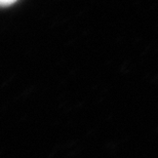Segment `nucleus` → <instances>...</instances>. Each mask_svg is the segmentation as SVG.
<instances>
[{
    "mask_svg": "<svg viewBox=\"0 0 158 158\" xmlns=\"http://www.w3.org/2000/svg\"><path fill=\"white\" fill-rule=\"evenodd\" d=\"M18 0H0V6H6V5H10L12 3H15Z\"/></svg>",
    "mask_w": 158,
    "mask_h": 158,
    "instance_id": "1",
    "label": "nucleus"
}]
</instances>
